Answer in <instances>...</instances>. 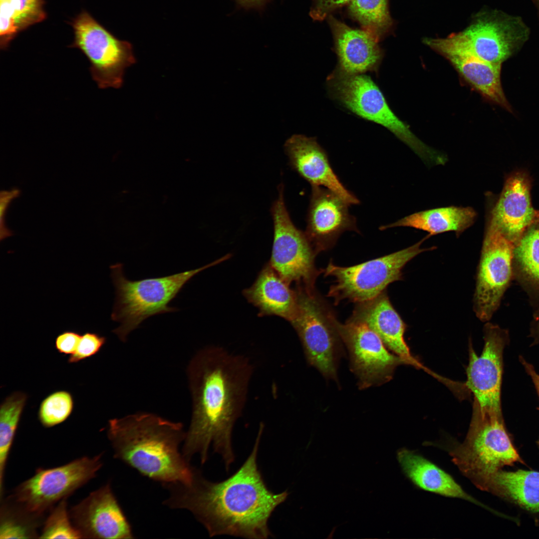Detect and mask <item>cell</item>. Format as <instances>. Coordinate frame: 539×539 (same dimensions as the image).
Here are the masks:
<instances>
[{
    "label": "cell",
    "mask_w": 539,
    "mask_h": 539,
    "mask_svg": "<svg viewBox=\"0 0 539 539\" xmlns=\"http://www.w3.org/2000/svg\"><path fill=\"white\" fill-rule=\"evenodd\" d=\"M423 42L445 57L463 79L485 99L513 112L501 84L502 64L491 63L477 57L460 32L444 38L426 37Z\"/></svg>",
    "instance_id": "15"
},
{
    "label": "cell",
    "mask_w": 539,
    "mask_h": 539,
    "mask_svg": "<svg viewBox=\"0 0 539 539\" xmlns=\"http://www.w3.org/2000/svg\"><path fill=\"white\" fill-rule=\"evenodd\" d=\"M254 370L248 357L220 346L204 347L193 357L187 368L192 416L182 449L188 461L197 454L204 464L212 445L229 471L235 460L233 429L245 407Z\"/></svg>",
    "instance_id": "2"
},
{
    "label": "cell",
    "mask_w": 539,
    "mask_h": 539,
    "mask_svg": "<svg viewBox=\"0 0 539 539\" xmlns=\"http://www.w3.org/2000/svg\"><path fill=\"white\" fill-rule=\"evenodd\" d=\"M69 512L81 539L134 538L110 483L91 492Z\"/></svg>",
    "instance_id": "17"
},
{
    "label": "cell",
    "mask_w": 539,
    "mask_h": 539,
    "mask_svg": "<svg viewBox=\"0 0 539 539\" xmlns=\"http://www.w3.org/2000/svg\"><path fill=\"white\" fill-rule=\"evenodd\" d=\"M538 446H539V440L538 442Z\"/></svg>",
    "instance_id": "42"
},
{
    "label": "cell",
    "mask_w": 539,
    "mask_h": 539,
    "mask_svg": "<svg viewBox=\"0 0 539 539\" xmlns=\"http://www.w3.org/2000/svg\"><path fill=\"white\" fill-rule=\"evenodd\" d=\"M228 258L226 255L197 269L138 280L126 278L122 264L111 265V276L115 288V298L111 318L120 323L112 332L125 342L128 334L147 318L178 310L169 304L185 284L195 274Z\"/></svg>",
    "instance_id": "4"
},
{
    "label": "cell",
    "mask_w": 539,
    "mask_h": 539,
    "mask_svg": "<svg viewBox=\"0 0 539 539\" xmlns=\"http://www.w3.org/2000/svg\"><path fill=\"white\" fill-rule=\"evenodd\" d=\"M327 17L338 58L336 67L349 73L377 72L383 52L375 38L364 29L347 26L331 14Z\"/></svg>",
    "instance_id": "21"
},
{
    "label": "cell",
    "mask_w": 539,
    "mask_h": 539,
    "mask_svg": "<svg viewBox=\"0 0 539 539\" xmlns=\"http://www.w3.org/2000/svg\"><path fill=\"white\" fill-rule=\"evenodd\" d=\"M514 256L524 272L539 283V222L529 227L515 245Z\"/></svg>",
    "instance_id": "30"
},
{
    "label": "cell",
    "mask_w": 539,
    "mask_h": 539,
    "mask_svg": "<svg viewBox=\"0 0 539 539\" xmlns=\"http://www.w3.org/2000/svg\"><path fill=\"white\" fill-rule=\"evenodd\" d=\"M531 185L526 173L512 174L491 212L488 224L497 227L515 245L529 227L539 222V211L532 204Z\"/></svg>",
    "instance_id": "19"
},
{
    "label": "cell",
    "mask_w": 539,
    "mask_h": 539,
    "mask_svg": "<svg viewBox=\"0 0 539 539\" xmlns=\"http://www.w3.org/2000/svg\"><path fill=\"white\" fill-rule=\"evenodd\" d=\"M448 451L454 463L479 489L503 467L524 464L506 431L502 415L481 409L475 401L464 441Z\"/></svg>",
    "instance_id": "6"
},
{
    "label": "cell",
    "mask_w": 539,
    "mask_h": 539,
    "mask_svg": "<svg viewBox=\"0 0 539 539\" xmlns=\"http://www.w3.org/2000/svg\"><path fill=\"white\" fill-rule=\"evenodd\" d=\"M102 455L82 457L52 468L37 469L10 497L27 511L43 516L54 506L95 478L102 466Z\"/></svg>",
    "instance_id": "9"
},
{
    "label": "cell",
    "mask_w": 539,
    "mask_h": 539,
    "mask_svg": "<svg viewBox=\"0 0 539 539\" xmlns=\"http://www.w3.org/2000/svg\"><path fill=\"white\" fill-rule=\"evenodd\" d=\"M247 299L260 309L261 315H275L290 322L297 309L296 291L268 265L251 287L244 291Z\"/></svg>",
    "instance_id": "23"
},
{
    "label": "cell",
    "mask_w": 539,
    "mask_h": 539,
    "mask_svg": "<svg viewBox=\"0 0 539 539\" xmlns=\"http://www.w3.org/2000/svg\"><path fill=\"white\" fill-rule=\"evenodd\" d=\"M27 398L21 391L6 397L0 408V496H2L5 468L20 417Z\"/></svg>",
    "instance_id": "28"
},
{
    "label": "cell",
    "mask_w": 539,
    "mask_h": 539,
    "mask_svg": "<svg viewBox=\"0 0 539 539\" xmlns=\"http://www.w3.org/2000/svg\"><path fill=\"white\" fill-rule=\"evenodd\" d=\"M0 511V539L39 538L43 516L27 511L10 496L1 503Z\"/></svg>",
    "instance_id": "27"
},
{
    "label": "cell",
    "mask_w": 539,
    "mask_h": 539,
    "mask_svg": "<svg viewBox=\"0 0 539 539\" xmlns=\"http://www.w3.org/2000/svg\"><path fill=\"white\" fill-rule=\"evenodd\" d=\"M423 239L399 251L359 265L342 267L329 263L324 270L325 276L334 277L328 296L338 303L343 299L361 302L373 299L385 291L391 283L402 278V270L406 264L420 253L435 249L421 248Z\"/></svg>",
    "instance_id": "8"
},
{
    "label": "cell",
    "mask_w": 539,
    "mask_h": 539,
    "mask_svg": "<svg viewBox=\"0 0 539 539\" xmlns=\"http://www.w3.org/2000/svg\"><path fill=\"white\" fill-rule=\"evenodd\" d=\"M264 428L261 423L252 452L234 474L213 482L194 468L190 482L163 484L169 491L164 504L191 512L211 537L229 535L264 539L272 536L269 519L288 493L276 494L269 490L259 469L257 454Z\"/></svg>",
    "instance_id": "1"
},
{
    "label": "cell",
    "mask_w": 539,
    "mask_h": 539,
    "mask_svg": "<svg viewBox=\"0 0 539 539\" xmlns=\"http://www.w3.org/2000/svg\"><path fill=\"white\" fill-rule=\"evenodd\" d=\"M40 539H81L73 526L68 511L67 499L60 501L50 511L41 527Z\"/></svg>",
    "instance_id": "32"
},
{
    "label": "cell",
    "mask_w": 539,
    "mask_h": 539,
    "mask_svg": "<svg viewBox=\"0 0 539 539\" xmlns=\"http://www.w3.org/2000/svg\"><path fill=\"white\" fill-rule=\"evenodd\" d=\"M297 309L290 322L301 342L307 363L327 379L337 380L342 353L335 315L314 287L299 286Z\"/></svg>",
    "instance_id": "7"
},
{
    "label": "cell",
    "mask_w": 539,
    "mask_h": 539,
    "mask_svg": "<svg viewBox=\"0 0 539 539\" xmlns=\"http://www.w3.org/2000/svg\"><path fill=\"white\" fill-rule=\"evenodd\" d=\"M521 360L526 371L531 377L539 396V374L536 372L533 366L523 358L521 359Z\"/></svg>",
    "instance_id": "40"
},
{
    "label": "cell",
    "mask_w": 539,
    "mask_h": 539,
    "mask_svg": "<svg viewBox=\"0 0 539 539\" xmlns=\"http://www.w3.org/2000/svg\"><path fill=\"white\" fill-rule=\"evenodd\" d=\"M3 0H0V1H3Z\"/></svg>",
    "instance_id": "43"
},
{
    "label": "cell",
    "mask_w": 539,
    "mask_h": 539,
    "mask_svg": "<svg viewBox=\"0 0 539 539\" xmlns=\"http://www.w3.org/2000/svg\"><path fill=\"white\" fill-rule=\"evenodd\" d=\"M349 320L366 324L396 355L409 364L423 367L410 353L404 338L406 324L385 291L373 299L358 303Z\"/></svg>",
    "instance_id": "22"
},
{
    "label": "cell",
    "mask_w": 539,
    "mask_h": 539,
    "mask_svg": "<svg viewBox=\"0 0 539 539\" xmlns=\"http://www.w3.org/2000/svg\"><path fill=\"white\" fill-rule=\"evenodd\" d=\"M539 9V0H534Z\"/></svg>",
    "instance_id": "41"
},
{
    "label": "cell",
    "mask_w": 539,
    "mask_h": 539,
    "mask_svg": "<svg viewBox=\"0 0 539 539\" xmlns=\"http://www.w3.org/2000/svg\"><path fill=\"white\" fill-rule=\"evenodd\" d=\"M106 341V337L98 333L86 332L81 335L76 351L70 355L68 362H78L98 353Z\"/></svg>",
    "instance_id": "34"
},
{
    "label": "cell",
    "mask_w": 539,
    "mask_h": 539,
    "mask_svg": "<svg viewBox=\"0 0 539 539\" xmlns=\"http://www.w3.org/2000/svg\"><path fill=\"white\" fill-rule=\"evenodd\" d=\"M329 95L343 107L365 120L387 128L429 165H444L447 156L427 145L389 107L382 91L368 75L336 68L327 76Z\"/></svg>",
    "instance_id": "5"
},
{
    "label": "cell",
    "mask_w": 539,
    "mask_h": 539,
    "mask_svg": "<svg viewBox=\"0 0 539 539\" xmlns=\"http://www.w3.org/2000/svg\"><path fill=\"white\" fill-rule=\"evenodd\" d=\"M20 191L17 188H13L10 191H1L0 193V236L2 240L13 235L5 225V216L10 202L19 196Z\"/></svg>",
    "instance_id": "38"
},
{
    "label": "cell",
    "mask_w": 539,
    "mask_h": 539,
    "mask_svg": "<svg viewBox=\"0 0 539 539\" xmlns=\"http://www.w3.org/2000/svg\"><path fill=\"white\" fill-rule=\"evenodd\" d=\"M238 7L246 10L254 9L259 11L264 10L267 5L272 0H233Z\"/></svg>",
    "instance_id": "39"
},
{
    "label": "cell",
    "mask_w": 539,
    "mask_h": 539,
    "mask_svg": "<svg viewBox=\"0 0 539 539\" xmlns=\"http://www.w3.org/2000/svg\"><path fill=\"white\" fill-rule=\"evenodd\" d=\"M397 457L406 475L419 488L486 508L465 492L450 475L423 457L404 448L398 451Z\"/></svg>",
    "instance_id": "24"
},
{
    "label": "cell",
    "mask_w": 539,
    "mask_h": 539,
    "mask_svg": "<svg viewBox=\"0 0 539 539\" xmlns=\"http://www.w3.org/2000/svg\"><path fill=\"white\" fill-rule=\"evenodd\" d=\"M477 217V213L472 207H440L414 213L379 229L410 227L427 232L431 236L454 232L458 237L474 224Z\"/></svg>",
    "instance_id": "25"
},
{
    "label": "cell",
    "mask_w": 539,
    "mask_h": 539,
    "mask_svg": "<svg viewBox=\"0 0 539 539\" xmlns=\"http://www.w3.org/2000/svg\"><path fill=\"white\" fill-rule=\"evenodd\" d=\"M349 206L330 190L311 186L305 234L316 254L332 248L347 231H358Z\"/></svg>",
    "instance_id": "18"
},
{
    "label": "cell",
    "mask_w": 539,
    "mask_h": 539,
    "mask_svg": "<svg viewBox=\"0 0 539 539\" xmlns=\"http://www.w3.org/2000/svg\"><path fill=\"white\" fill-rule=\"evenodd\" d=\"M284 147L291 167L311 186L330 190L349 205L359 203L334 173L326 153L315 138L293 135L286 140Z\"/></svg>",
    "instance_id": "20"
},
{
    "label": "cell",
    "mask_w": 539,
    "mask_h": 539,
    "mask_svg": "<svg viewBox=\"0 0 539 539\" xmlns=\"http://www.w3.org/2000/svg\"><path fill=\"white\" fill-rule=\"evenodd\" d=\"M336 325L348 351L351 370L357 378L360 389L388 382L398 366L409 364L389 352L379 336L366 324L349 319L345 324L337 320Z\"/></svg>",
    "instance_id": "13"
},
{
    "label": "cell",
    "mask_w": 539,
    "mask_h": 539,
    "mask_svg": "<svg viewBox=\"0 0 539 539\" xmlns=\"http://www.w3.org/2000/svg\"><path fill=\"white\" fill-rule=\"evenodd\" d=\"M18 30L38 22L44 18L42 0H9Z\"/></svg>",
    "instance_id": "33"
},
{
    "label": "cell",
    "mask_w": 539,
    "mask_h": 539,
    "mask_svg": "<svg viewBox=\"0 0 539 539\" xmlns=\"http://www.w3.org/2000/svg\"><path fill=\"white\" fill-rule=\"evenodd\" d=\"M473 52L480 59L502 64L527 40L529 31L519 17L498 11L477 13L460 31Z\"/></svg>",
    "instance_id": "14"
},
{
    "label": "cell",
    "mask_w": 539,
    "mask_h": 539,
    "mask_svg": "<svg viewBox=\"0 0 539 539\" xmlns=\"http://www.w3.org/2000/svg\"><path fill=\"white\" fill-rule=\"evenodd\" d=\"M81 336L76 331H64L56 337L55 347L60 353L71 355L76 351Z\"/></svg>",
    "instance_id": "37"
},
{
    "label": "cell",
    "mask_w": 539,
    "mask_h": 539,
    "mask_svg": "<svg viewBox=\"0 0 539 539\" xmlns=\"http://www.w3.org/2000/svg\"><path fill=\"white\" fill-rule=\"evenodd\" d=\"M514 246L497 227L488 224L473 298L474 311L482 321L492 317L509 283Z\"/></svg>",
    "instance_id": "12"
},
{
    "label": "cell",
    "mask_w": 539,
    "mask_h": 539,
    "mask_svg": "<svg viewBox=\"0 0 539 539\" xmlns=\"http://www.w3.org/2000/svg\"><path fill=\"white\" fill-rule=\"evenodd\" d=\"M507 337V331L487 323L484 327L482 354L478 356L471 343L469 345L467 386L474 395V401L481 409L498 414H502L503 354Z\"/></svg>",
    "instance_id": "16"
},
{
    "label": "cell",
    "mask_w": 539,
    "mask_h": 539,
    "mask_svg": "<svg viewBox=\"0 0 539 539\" xmlns=\"http://www.w3.org/2000/svg\"><path fill=\"white\" fill-rule=\"evenodd\" d=\"M349 4L351 15L378 41L391 29L388 0H351Z\"/></svg>",
    "instance_id": "29"
},
{
    "label": "cell",
    "mask_w": 539,
    "mask_h": 539,
    "mask_svg": "<svg viewBox=\"0 0 539 539\" xmlns=\"http://www.w3.org/2000/svg\"><path fill=\"white\" fill-rule=\"evenodd\" d=\"M351 0H314L310 11L311 18L316 20H321L330 14L331 12Z\"/></svg>",
    "instance_id": "36"
},
{
    "label": "cell",
    "mask_w": 539,
    "mask_h": 539,
    "mask_svg": "<svg viewBox=\"0 0 539 539\" xmlns=\"http://www.w3.org/2000/svg\"></svg>",
    "instance_id": "44"
},
{
    "label": "cell",
    "mask_w": 539,
    "mask_h": 539,
    "mask_svg": "<svg viewBox=\"0 0 539 539\" xmlns=\"http://www.w3.org/2000/svg\"><path fill=\"white\" fill-rule=\"evenodd\" d=\"M73 26L72 47L87 57L91 77L98 87L120 88L125 69L136 62L132 44L116 38L86 12L81 13Z\"/></svg>",
    "instance_id": "10"
},
{
    "label": "cell",
    "mask_w": 539,
    "mask_h": 539,
    "mask_svg": "<svg viewBox=\"0 0 539 539\" xmlns=\"http://www.w3.org/2000/svg\"><path fill=\"white\" fill-rule=\"evenodd\" d=\"M74 407L73 398L66 391L54 392L41 402L38 418L41 425L50 428L65 421L71 415Z\"/></svg>",
    "instance_id": "31"
},
{
    "label": "cell",
    "mask_w": 539,
    "mask_h": 539,
    "mask_svg": "<svg viewBox=\"0 0 539 539\" xmlns=\"http://www.w3.org/2000/svg\"><path fill=\"white\" fill-rule=\"evenodd\" d=\"M186 435L183 425L150 413L108 421L107 436L114 457L162 484L188 483L194 468L179 451Z\"/></svg>",
    "instance_id": "3"
},
{
    "label": "cell",
    "mask_w": 539,
    "mask_h": 539,
    "mask_svg": "<svg viewBox=\"0 0 539 539\" xmlns=\"http://www.w3.org/2000/svg\"><path fill=\"white\" fill-rule=\"evenodd\" d=\"M480 489L529 511L539 513V472L501 469L489 476Z\"/></svg>",
    "instance_id": "26"
},
{
    "label": "cell",
    "mask_w": 539,
    "mask_h": 539,
    "mask_svg": "<svg viewBox=\"0 0 539 539\" xmlns=\"http://www.w3.org/2000/svg\"><path fill=\"white\" fill-rule=\"evenodd\" d=\"M274 238L271 267L289 284L292 281L313 287L319 273L314 265V251L305 233L293 224L285 206L283 187L272 204Z\"/></svg>",
    "instance_id": "11"
},
{
    "label": "cell",
    "mask_w": 539,
    "mask_h": 539,
    "mask_svg": "<svg viewBox=\"0 0 539 539\" xmlns=\"http://www.w3.org/2000/svg\"><path fill=\"white\" fill-rule=\"evenodd\" d=\"M9 0L0 1V36L1 48H5L18 31Z\"/></svg>",
    "instance_id": "35"
}]
</instances>
